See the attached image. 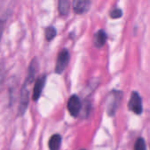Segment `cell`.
<instances>
[{
  "mask_svg": "<svg viewBox=\"0 0 150 150\" xmlns=\"http://www.w3.org/2000/svg\"><path fill=\"white\" fill-rule=\"evenodd\" d=\"M58 11L61 15H67L70 11V2L68 0H60L58 2Z\"/></svg>",
  "mask_w": 150,
  "mask_h": 150,
  "instance_id": "obj_10",
  "label": "cell"
},
{
  "mask_svg": "<svg viewBox=\"0 0 150 150\" xmlns=\"http://www.w3.org/2000/svg\"><path fill=\"white\" fill-rule=\"evenodd\" d=\"M91 6V2L88 0H77L73 2V11L77 14L87 12Z\"/></svg>",
  "mask_w": 150,
  "mask_h": 150,
  "instance_id": "obj_7",
  "label": "cell"
},
{
  "mask_svg": "<svg viewBox=\"0 0 150 150\" xmlns=\"http://www.w3.org/2000/svg\"><path fill=\"white\" fill-rule=\"evenodd\" d=\"M67 108L70 114L73 117H77L81 109V103L77 95H72L68 100Z\"/></svg>",
  "mask_w": 150,
  "mask_h": 150,
  "instance_id": "obj_5",
  "label": "cell"
},
{
  "mask_svg": "<svg viewBox=\"0 0 150 150\" xmlns=\"http://www.w3.org/2000/svg\"><path fill=\"white\" fill-rule=\"evenodd\" d=\"M45 81H46V76L44 75L39 76L38 79L36 80L34 87V91H33V99L34 101L38 100V98H40L42 91L44 88Z\"/></svg>",
  "mask_w": 150,
  "mask_h": 150,
  "instance_id": "obj_6",
  "label": "cell"
},
{
  "mask_svg": "<svg viewBox=\"0 0 150 150\" xmlns=\"http://www.w3.org/2000/svg\"><path fill=\"white\" fill-rule=\"evenodd\" d=\"M56 34H57V31H56V29H55L54 27H52V26L48 27V28L46 29V31H45V36H46V39H47L48 40H51L53 38H55Z\"/></svg>",
  "mask_w": 150,
  "mask_h": 150,
  "instance_id": "obj_11",
  "label": "cell"
},
{
  "mask_svg": "<svg viewBox=\"0 0 150 150\" xmlns=\"http://www.w3.org/2000/svg\"><path fill=\"white\" fill-rule=\"evenodd\" d=\"M4 24H5L4 20L1 19V20H0V40H1V38H2V34H3V32H4Z\"/></svg>",
  "mask_w": 150,
  "mask_h": 150,
  "instance_id": "obj_14",
  "label": "cell"
},
{
  "mask_svg": "<svg viewBox=\"0 0 150 150\" xmlns=\"http://www.w3.org/2000/svg\"><path fill=\"white\" fill-rule=\"evenodd\" d=\"M70 61V53L67 49H63L57 55V64H56V72L61 74L65 68L67 67Z\"/></svg>",
  "mask_w": 150,
  "mask_h": 150,
  "instance_id": "obj_3",
  "label": "cell"
},
{
  "mask_svg": "<svg viewBox=\"0 0 150 150\" xmlns=\"http://www.w3.org/2000/svg\"><path fill=\"white\" fill-rule=\"evenodd\" d=\"M134 150H147V146L144 139L139 138L134 145Z\"/></svg>",
  "mask_w": 150,
  "mask_h": 150,
  "instance_id": "obj_12",
  "label": "cell"
},
{
  "mask_svg": "<svg viewBox=\"0 0 150 150\" xmlns=\"http://www.w3.org/2000/svg\"><path fill=\"white\" fill-rule=\"evenodd\" d=\"M81 150H85V149H81Z\"/></svg>",
  "mask_w": 150,
  "mask_h": 150,
  "instance_id": "obj_15",
  "label": "cell"
},
{
  "mask_svg": "<svg viewBox=\"0 0 150 150\" xmlns=\"http://www.w3.org/2000/svg\"><path fill=\"white\" fill-rule=\"evenodd\" d=\"M122 16V11L118 8L114 9L113 11H111V17L112 18H118Z\"/></svg>",
  "mask_w": 150,
  "mask_h": 150,
  "instance_id": "obj_13",
  "label": "cell"
},
{
  "mask_svg": "<svg viewBox=\"0 0 150 150\" xmlns=\"http://www.w3.org/2000/svg\"><path fill=\"white\" fill-rule=\"evenodd\" d=\"M61 136L59 134H54L50 137L49 142V148L50 150H58L61 145Z\"/></svg>",
  "mask_w": 150,
  "mask_h": 150,
  "instance_id": "obj_9",
  "label": "cell"
},
{
  "mask_svg": "<svg viewBox=\"0 0 150 150\" xmlns=\"http://www.w3.org/2000/svg\"><path fill=\"white\" fill-rule=\"evenodd\" d=\"M33 83L32 80L26 78V81L24 83V85L21 89L20 92V99H19V114L23 115L24 112H26L27 105H28V101H29V91H28V86Z\"/></svg>",
  "mask_w": 150,
  "mask_h": 150,
  "instance_id": "obj_2",
  "label": "cell"
},
{
  "mask_svg": "<svg viewBox=\"0 0 150 150\" xmlns=\"http://www.w3.org/2000/svg\"><path fill=\"white\" fill-rule=\"evenodd\" d=\"M107 40V34L103 30L98 31L94 37V43L96 47H102Z\"/></svg>",
  "mask_w": 150,
  "mask_h": 150,
  "instance_id": "obj_8",
  "label": "cell"
},
{
  "mask_svg": "<svg viewBox=\"0 0 150 150\" xmlns=\"http://www.w3.org/2000/svg\"><path fill=\"white\" fill-rule=\"evenodd\" d=\"M128 107L135 114H141L142 112V100L137 91H133L132 93Z\"/></svg>",
  "mask_w": 150,
  "mask_h": 150,
  "instance_id": "obj_4",
  "label": "cell"
},
{
  "mask_svg": "<svg viewBox=\"0 0 150 150\" xmlns=\"http://www.w3.org/2000/svg\"><path fill=\"white\" fill-rule=\"evenodd\" d=\"M122 100V92L111 91L106 98V111L110 116H113L119 107Z\"/></svg>",
  "mask_w": 150,
  "mask_h": 150,
  "instance_id": "obj_1",
  "label": "cell"
}]
</instances>
